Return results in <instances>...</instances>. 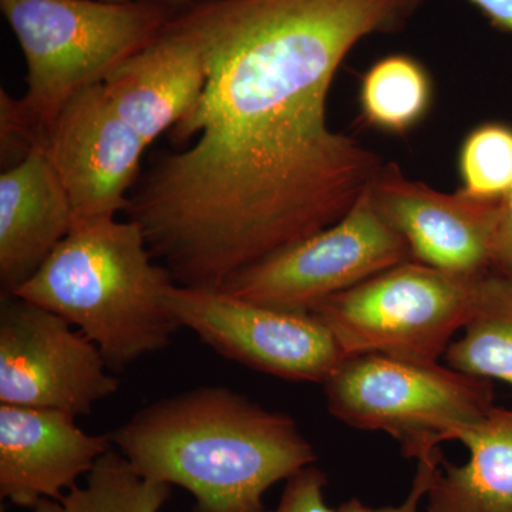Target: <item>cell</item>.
<instances>
[{
	"mask_svg": "<svg viewBox=\"0 0 512 512\" xmlns=\"http://www.w3.org/2000/svg\"><path fill=\"white\" fill-rule=\"evenodd\" d=\"M420 0H207L181 10L204 50L200 103L130 197L175 284L220 289L242 269L342 220L383 161L329 126L340 64Z\"/></svg>",
	"mask_w": 512,
	"mask_h": 512,
	"instance_id": "obj_1",
	"label": "cell"
},
{
	"mask_svg": "<svg viewBox=\"0 0 512 512\" xmlns=\"http://www.w3.org/2000/svg\"><path fill=\"white\" fill-rule=\"evenodd\" d=\"M109 434L141 476L191 493L194 512H266V491L318 458L289 414L227 386L156 400Z\"/></svg>",
	"mask_w": 512,
	"mask_h": 512,
	"instance_id": "obj_2",
	"label": "cell"
},
{
	"mask_svg": "<svg viewBox=\"0 0 512 512\" xmlns=\"http://www.w3.org/2000/svg\"><path fill=\"white\" fill-rule=\"evenodd\" d=\"M174 285L136 222L106 218L74 222L15 296L72 323L119 373L167 348L181 329L165 303Z\"/></svg>",
	"mask_w": 512,
	"mask_h": 512,
	"instance_id": "obj_3",
	"label": "cell"
},
{
	"mask_svg": "<svg viewBox=\"0 0 512 512\" xmlns=\"http://www.w3.org/2000/svg\"><path fill=\"white\" fill-rule=\"evenodd\" d=\"M26 62V93L0 92L3 156H28L74 94L104 83L185 8L167 0H0Z\"/></svg>",
	"mask_w": 512,
	"mask_h": 512,
	"instance_id": "obj_4",
	"label": "cell"
},
{
	"mask_svg": "<svg viewBox=\"0 0 512 512\" xmlns=\"http://www.w3.org/2000/svg\"><path fill=\"white\" fill-rule=\"evenodd\" d=\"M322 386L335 419L389 434L417 463L441 460V444L457 441L494 407L490 380L379 353L346 357Z\"/></svg>",
	"mask_w": 512,
	"mask_h": 512,
	"instance_id": "obj_5",
	"label": "cell"
},
{
	"mask_svg": "<svg viewBox=\"0 0 512 512\" xmlns=\"http://www.w3.org/2000/svg\"><path fill=\"white\" fill-rule=\"evenodd\" d=\"M481 278L409 259L326 299L312 313L328 326L345 359L379 353L436 363L466 326Z\"/></svg>",
	"mask_w": 512,
	"mask_h": 512,
	"instance_id": "obj_6",
	"label": "cell"
},
{
	"mask_svg": "<svg viewBox=\"0 0 512 512\" xmlns=\"http://www.w3.org/2000/svg\"><path fill=\"white\" fill-rule=\"evenodd\" d=\"M409 259L406 241L380 215L369 188L332 227L242 269L220 289L271 308L312 313Z\"/></svg>",
	"mask_w": 512,
	"mask_h": 512,
	"instance_id": "obj_7",
	"label": "cell"
},
{
	"mask_svg": "<svg viewBox=\"0 0 512 512\" xmlns=\"http://www.w3.org/2000/svg\"><path fill=\"white\" fill-rule=\"evenodd\" d=\"M180 328L225 359L289 382L323 384L345 359L311 312L271 308L222 289L175 284L165 298Z\"/></svg>",
	"mask_w": 512,
	"mask_h": 512,
	"instance_id": "obj_8",
	"label": "cell"
},
{
	"mask_svg": "<svg viewBox=\"0 0 512 512\" xmlns=\"http://www.w3.org/2000/svg\"><path fill=\"white\" fill-rule=\"evenodd\" d=\"M120 389L100 349L62 316L19 298L0 301V404L74 416Z\"/></svg>",
	"mask_w": 512,
	"mask_h": 512,
	"instance_id": "obj_9",
	"label": "cell"
},
{
	"mask_svg": "<svg viewBox=\"0 0 512 512\" xmlns=\"http://www.w3.org/2000/svg\"><path fill=\"white\" fill-rule=\"evenodd\" d=\"M148 144L117 113L104 84L86 87L56 114L39 144L72 204L74 222L127 211Z\"/></svg>",
	"mask_w": 512,
	"mask_h": 512,
	"instance_id": "obj_10",
	"label": "cell"
},
{
	"mask_svg": "<svg viewBox=\"0 0 512 512\" xmlns=\"http://www.w3.org/2000/svg\"><path fill=\"white\" fill-rule=\"evenodd\" d=\"M370 194L380 215L406 241L413 261L450 274L494 272L498 201L446 194L383 165Z\"/></svg>",
	"mask_w": 512,
	"mask_h": 512,
	"instance_id": "obj_11",
	"label": "cell"
},
{
	"mask_svg": "<svg viewBox=\"0 0 512 512\" xmlns=\"http://www.w3.org/2000/svg\"><path fill=\"white\" fill-rule=\"evenodd\" d=\"M72 413L0 404V497L32 508L59 500L113 443L80 429Z\"/></svg>",
	"mask_w": 512,
	"mask_h": 512,
	"instance_id": "obj_12",
	"label": "cell"
},
{
	"mask_svg": "<svg viewBox=\"0 0 512 512\" xmlns=\"http://www.w3.org/2000/svg\"><path fill=\"white\" fill-rule=\"evenodd\" d=\"M207 80L204 50L180 12L156 39L117 66L103 84L117 113L150 146L190 116Z\"/></svg>",
	"mask_w": 512,
	"mask_h": 512,
	"instance_id": "obj_13",
	"label": "cell"
},
{
	"mask_svg": "<svg viewBox=\"0 0 512 512\" xmlns=\"http://www.w3.org/2000/svg\"><path fill=\"white\" fill-rule=\"evenodd\" d=\"M74 224L72 204L42 148L0 175V288L15 295Z\"/></svg>",
	"mask_w": 512,
	"mask_h": 512,
	"instance_id": "obj_14",
	"label": "cell"
},
{
	"mask_svg": "<svg viewBox=\"0 0 512 512\" xmlns=\"http://www.w3.org/2000/svg\"><path fill=\"white\" fill-rule=\"evenodd\" d=\"M467 463L441 460L426 512H512V409L494 406L458 436Z\"/></svg>",
	"mask_w": 512,
	"mask_h": 512,
	"instance_id": "obj_15",
	"label": "cell"
},
{
	"mask_svg": "<svg viewBox=\"0 0 512 512\" xmlns=\"http://www.w3.org/2000/svg\"><path fill=\"white\" fill-rule=\"evenodd\" d=\"M446 365L512 389V284L500 272L483 276L463 336L448 346Z\"/></svg>",
	"mask_w": 512,
	"mask_h": 512,
	"instance_id": "obj_16",
	"label": "cell"
},
{
	"mask_svg": "<svg viewBox=\"0 0 512 512\" xmlns=\"http://www.w3.org/2000/svg\"><path fill=\"white\" fill-rule=\"evenodd\" d=\"M173 485L141 476L111 447L86 476L59 500H42L35 512H161Z\"/></svg>",
	"mask_w": 512,
	"mask_h": 512,
	"instance_id": "obj_17",
	"label": "cell"
},
{
	"mask_svg": "<svg viewBox=\"0 0 512 512\" xmlns=\"http://www.w3.org/2000/svg\"><path fill=\"white\" fill-rule=\"evenodd\" d=\"M431 96L426 69L412 57L393 55L373 64L363 76L360 111L369 126L404 134L429 113Z\"/></svg>",
	"mask_w": 512,
	"mask_h": 512,
	"instance_id": "obj_18",
	"label": "cell"
},
{
	"mask_svg": "<svg viewBox=\"0 0 512 512\" xmlns=\"http://www.w3.org/2000/svg\"><path fill=\"white\" fill-rule=\"evenodd\" d=\"M463 188L470 197L500 200L512 188V127L485 123L464 140L458 158Z\"/></svg>",
	"mask_w": 512,
	"mask_h": 512,
	"instance_id": "obj_19",
	"label": "cell"
},
{
	"mask_svg": "<svg viewBox=\"0 0 512 512\" xmlns=\"http://www.w3.org/2000/svg\"><path fill=\"white\" fill-rule=\"evenodd\" d=\"M441 460L417 463V473L407 497L400 504L380 508L369 507L357 498L338 508L329 507L325 500L328 477L320 468L309 466L289 478L278 507L271 512H423L420 510L421 501L426 498Z\"/></svg>",
	"mask_w": 512,
	"mask_h": 512,
	"instance_id": "obj_20",
	"label": "cell"
},
{
	"mask_svg": "<svg viewBox=\"0 0 512 512\" xmlns=\"http://www.w3.org/2000/svg\"><path fill=\"white\" fill-rule=\"evenodd\" d=\"M512 268V188L498 201L497 228L494 242V272Z\"/></svg>",
	"mask_w": 512,
	"mask_h": 512,
	"instance_id": "obj_21",
	"label": "cell"
},
{
	"mask_svg": "<svg viewBox=\"0 0 512 512\" xmlns=\"http://www.w3.org/2000/svg\"><path fill=\"white\" fill-rule=\"evenodd\" d=\"M493 25L512 33V0H470Z\"/></svg>",
	"mask_w": 512,
	"mask_h": 512,
	"instance_id": "obj_22",
	"label": "cell"
},
{
	"mask_svg": "<svg viewBox=\"0 0 512 512\" xmlns=\"http://www.w3.org/2000/svg\"><path fill=\"white\" fill-rule=\"evenodd\" d=\"M99 2L124 3L131 2V0H99ZM167 2L174 3V5L181 6V8H190L192 5H197V3L201 2H207V0H167Z\"/></svg>",
	"mask_w": 512,
	"mask_h": 512,
	"instance_id": "obj_23",
	"label": "cell"
},
{
	"mask_svg": "<svg viewBox=\"0 0 512 512\" xmlns=\"http://www.w3.org/2000/svg\"><path fill=\"white\" fill-rule=\"evenodd\" d=\"M503 275H504V276H505V278H507V279H508V281H510V282H511V284H512V268L510 269V271L504 272V274H503Z\"/></svg>",
	"mask_w": 512,
	"mask_h": 512,
	"instance_id": "obj_24",
	"label": "cell"
}]
</instances>
